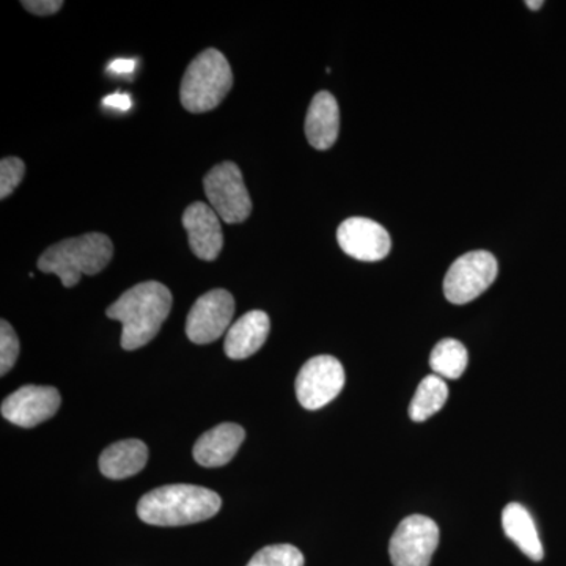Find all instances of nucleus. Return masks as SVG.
Wrapping results in <instances>:
<instances>
[{"label": "nucleus", "instance_id": "nucleus-15", "mask_svg": "<svg viewBox=\"0 0 566 566\" xmlns=\"http://www.w3.org/2000/svg\"><path fill=\"white\" fill-rule=\"evenodd\" d=\"M340 111L329 92L316 93L305 117V137L316 150H329L338 139Z\"/></svg>", "mask_w": 566, "mask_h": 566}, {"label": "nucleus", "instance_id": "nucleus-3", "mask_svg": "<svg viewBox=\"0 0 566 566\" xmlns=\"http://www.w3.org/2000/svg\"><path fill=\"white\" fill-rule=\"evenodd\" d=\"M114 244L103 233H85L51 245L39 259V270L61 279L65 289H73L82 275H96L111 263Z\"/></svg>", "mask_w": 566, "mask_h": 566}, {"label": "nucleus", "instance_id": "nucleus-26", "mask_svg": "<svg viewBox=\"0 0 566 566\" xmlns=\"http://www.w3.org/2000/svg\"><path fill=\"white\" fill-rule=\"evenodd\" d=\"M526 6L531 10H539L542 9L543 2H531V0H527Z\"/></svg>", "mask_w": 566, "mask_h": 566}, {"label": "nucleus", "instance_id": "nucleus-25", "mask_svg": "<svg viewBox=\"0 0 566 566\" xmlns=\"http://www.w3.org/2000/svg\"><path fill=\"white\" fill-rule=\"evenodd\" d=\"M134 69H136V61H132V59H117V61L111 62L107 70L115 74H129L133 73Z\"/></svg>", "mask_w": 566, "mask_h": 566}, {"label": "nucleus", "instance_id": "nucleus-12", "mask_svg": "<svg viewBox=\"0 0 566 566\" xmlns=\"http://www.w3.org/2000/svg\"><path fill=\"white\" fill-rule=\"evenodd\" d=\"M182 227L188 232L189 245L197 259L214 262L223 248L221 218L207 203L189 205L182 212Z\"/></svg>", "mask_w": 566, "mask_h": 566}, {"label": "nucleus", "instance_id": "nucleus-6", "mask_svg": "<svg viewBox=\"0 0 566 566\" xmlns=\"http://www.w3.org/2000/svg\"><path fill=\"white\" fill-rule=\"evenodd\" d=\"M499 264L493 253L474 251L453 262L444 279L447 301L463 305L486 292L497 277Z\"/></svg>", "mask_w": 566, "mask_h": 566}, {"label": "nucleus", "instance_id": "nucleus-16", "mask_svg": "<svg viewBox=\"0 0 566 566\" xmlns=\"http://www.w3.org/2000/svg\"><path fill=\"white\" fill-rule=\"evenodd\" d=\"M148 447L139 439H125L104 449L99 471L111 480H123L139 474L147 465Z\"/></svg>", "mask_w": 566, "mask_h": 566}, {"label": "nucleus", "instance_id": "nucleus-19", "mask_svg": "<svg viewBox=\"0 0 566 566\" xmlns=\"http://www.w3.org/2000/svg\"><path fill=\"white\" fill-rule=\"evenodd\" d=\"M468 349L455 338H444L439 342L430 356V365L434 375L447 379L461 378L468 367Z\"/></svg>", "mask_w": 566, "mask_h": 566}, {"label": "nucleus", "instance_id": "nucleus-23", "mask_svg": "<svg viewBox=\"0 0 566 566\" xmlns=\"http://www.w3.org/2000/svg\"><path fill=\"white\" fill-rule=\"evenodd\" d=\"M21 6L39 17H50L61 11L63 2L62 0H22Z\"/></svg>", "mask_w": 566, "mask_h": 566}, {"label": "nucleus", "instance_id": "nucleus-20", "mask_svg": "<svg viewBox=\"0 0 566 566\" xmlns=\"http://www.w3.org/2000/svg\"><path fill=\"white\" fill-rule=\"evenodd\" d=\"M304 556L296 546L273 545L263 547L248 566H304Z\"/></svg>", "mask_w": 566, "mask_h": 566}, {"label": "nucleus", "instance_id": "nucleus-24", "mask_svg": "<svg viewBox=\"0 0 566 566\" xmlns=\"http://www.w3.org/2000/svg\"><path fill=\"white\" fill-rule=\"evenodd\" d=\"M104 106L111 107V109L117 111H129L132 107V98L126 93H114V95L107 96V98L103 99Z\"/></svg>", "mask_w": 566, "mask_h": 566}, {"label": "nucleus", "instance_id": "nucleus-10", "mask_svg": "<svg viewBox=\"0 0 566 566\" xmlns=\"http://www.w3.org/2000/svg\"><path fill=\"white\" fill-rule=\"evenodd\" d=\"M62 398L55 387L24 386L2 403L3 419L21 428H33L57 415Z\"/></svg>", "mask_w": 566, "mask_h": 566}, {"label": "nucleus", "instance_id": "nucleus-22", "mask_svg": "<svg viewBox=\"0 0 566 566\" xmlns=\"http://www.w3.org/2000/svg\"><path fill=\"white\" fill-rule=\"evenodd\" d=\"M25 174V164L20 158H3L0 161V199L6 200L21 185Z\"/></svg>", "mask_w": 566, "mask_h": 566}, {"label": "nucleus", "instance_id": "nucleus-14", "mask_svg": "<svg viewBox=\"0 0 566 566\" xmlns=\"http://www.w3.org/2000/svg\"><path fill=\"white\" fill-rule=\"evenodd\" d=\"M270 316L263 311H252L232 324L223 342V352L233 360L248 359L266 342L270 335Z\"/></svg>", "mask_w": 566, "mask_h": 566}, {"label": "nucleus", "instance_id": "nucleus-1", "mask_svg": "<svg viewBox=\"0 0 566 566\" xmlns=\"http://www.w3.org/2000/svg\"><path fill=\"white\" fill-rule=\"evenodd\" d=\"M172 303L170 290L163 283L150 281L137 283L109 305L106 315L123 326V349L136 352L150 344L169 316Z\"/></svg>", "mask_w": 566, "mask_h": 566}, {"label": "nucleus", "instance_id": "nucleus-18", "mask_svg": "<svg viewBox=\"0 0 566 566\" xmlns=\"http://www.w3.org/2000/svg\"><path fill=\"white\" fill-rule=\"evenodd\" d=\"M449 400V386L444 378L438 375H430L423 378L417 387L415 398L409 405V417L415 422H424L434 415H438Z\"/></svg>", "mask_w": 566, "mask_h": 566}, {"label": "nucleus", "instance_id": "nucleus-11", "mask_svg": "<svg viewBox=\"0 0 566 566\" xmlns=\"http://www.w3.org/2000/svg\"><path fill=\"white\" fill-rule=\"evenodd\" d=\"M337 241L342 251L360 262H379L390 252V237L381 223L367 218H349L340 223Z\"/></svg>", "mask_w": 566, "mask_h": 566}, {"label": "nucleus", "instance_id": "nucleus-13", "mask_svg": "<svg viewBox=\"0 0 566 566\" xmlns=\"http://www.w3.org/2000/svg\"><path fill=\"white\" fill-rule=\"evenodd\" d=\"M245 431L237 423H221L200 436L192 455L203 468H221L233 460L243 444Z\"/></svg>", "mask_w": 566, "mask_h": 566}, {"label": "nucleus", "instance_id": "nucleus-21", "mask_svg": "<svg viewBox=\"0 0 566 566\" xmlns=\"http://www.w3.org/2000/svg\"><path fill=\"white\" fill-rule=\"evenodd\" d=\"M20 356V338L9 322L0 323V375L6 376Z\"/></svg>", "mask_w": 566, "mask_h": 566}, {"label": "nucleus", "instance_id": "nucleus-9", "mask_svg": "<svg viewBox=\"0 0 566 566\" xmlns=\"http://www.w3.org/2000/svg\"><path fill=\"white\" fill-rule=\"evenodd\" d=\"M234 315V300L227 290H211L192 305L186 319V335L196 345L212 344L229 333Z\"/></svg>", "mask_w": 566, "mask_h": 566}, {"label": "nucleus", "instance_id": "nucleus-4", "mask_svg": "<svg viewBox=\"0 0 566 566\" xmlns=\"http://www.w3.org/2000/svg\"><path fill=\"white\" fill-rule=\"evenodd\" d=\"M233 87V71L218 50L200 52L181 80L180 102L192 114L216 109Z\"/></svg>", "mask_w": 566, "mask_h": 566}, {"label": "nucleus", "instance_id": "nucleus-5", "mask_svg": "<svg viewBox=\"0 0 566 566\" xmlns=\"http://www.w3.org/2000/svg\"><path fill=\"white\" fill-rule=\"evenodd\" d=\"M203 188L210 207L218 212L221 221H248L252 212V200L237 164L227 161L212 167L205 177Z\"/></svg>", "mask_w": 566, "mask_h": 566}, {"label": "nucleus", "instance_id": "nucleus-7", "mask_svg": "<svg viewBox=\"0 0 566 566\" xmlns=\"http://www.w3.org/2000/svg\"><path fill=\"white\" fill-rule=\"evenodd\" d=\"M439 545V527L431 517L411 515L398 524L389 543L394 566H430Z\"/></svg>", "mask_w": 566, "mask_h": 566}, {"label": "nucleus", "instance_id": "nucleus-2", "mask_svg": "<svg viewBox=\"0 0 566 566\" xmlns=\"http://www.w3.org/2000/svg\"><path fill=\"white\" fill-rule=\"evenodd\" d=\"M221 506V495L208 488L166 485L140 499L137 515L150 526L180 527L210 520L218 515Z\"/></svg>", "mask_w": 566, "mask_h": 566}, {"label": "nucleus", "instance_id": "nucleus-8", "mask_svg": "<svg viewBox=\"0 0 566 566\" xmlns=\"http://www.w3.org/2000/svg\"><path fill=\"white\" fill-rule=\"evenodd\" d=\"M345 386V368L333 356H316L303 365L296 378V395L303 408L316 411L334 400Z\"/></svg>", "mask_w": 566, "mask_h": 566}, {"label": "nucleus", "instance_id": "nucleus-17", "mask_svg": "<svg viewBox=\"0 0 566 566\" xmlns=\"http://www.w3.org/2000/svg\"><path fill=\"white\" fill-rule=\"evenodd\" d=\"M502 527L505 535L512 539L524 556L534 562H542L545 557L538 531H536L534 517L527 512L526 506L512 502L502 512Z\"/></svg>", "mask_w": 566, "mask_h": 566}]
</instances>
